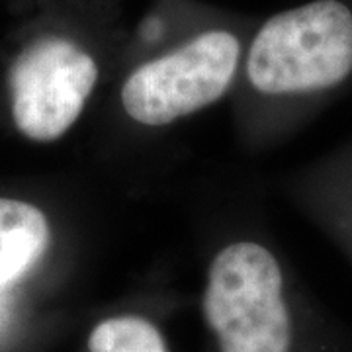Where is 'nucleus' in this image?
Wrapping results in <instances>:
<instances>
[{"label":"nucleus","instance_id":"f257e3e1","mask_svg":"<svg viewBox=\"0 0 352 352\" xmlns=\"http://www.w3.org/2000/svg\"><path fill=\"white\" fill-rule=\"evenodd\" d=\"M352 71V12L317 0L276 14L252 41L247 73L264 94H298L342 82Z\"/></svg>","mask_w":352,"mask_h":352},{"label":"nucleus","instance_id":"f03ea898","mask_svg":"<svg viewBox=\"0 0 352 352\" xmlns=\"http://www.w3.org/2000/svg\"><path fill=\"white\" fill-rule=\"evenodd\" d=\"M274 254L258 243L217 252L204 292V317L219 352H289L292 319Z\"/></svg>","mask_w":352,"mask_h":352},{"label":"nucleus","instance_id":"7ed1b4c3","mask_svg":"<svg viewBox=\"0 0 352 352\" xmlns=\"http://www.w3.org/2000/svg\"><path fill=\"white\" fill-rule=\"evenodd\" d=\"M239 39L214 30L141 65L122 87V106L143 126H166L219 100L239 63Z\"/></svg>","mask_w":352,"mask_h":352},{"label":"nucleus","instance_id":"20e7f679","mask_svg":"<svg viewBox=\"0 0 352 352\" xmlns=\"http://www.w3.org/2000/svg\"><path fill=\"white\" fill-rule=\"evenodd\" d=\"M96 78L94 59L73 41H34L18 55L8 76L14 124L32 141L59 139L78 120Z\"/></svg>","mask_w":352,"mask_h":352},{"label":"nucleus","instance_id":"39448f33","mask_svg":"<svg viewBox=\"0 0 352 352\" xmlns=\"http://www.w3.org/2000/svg\"><path fill=\"white\" fill-rule=\"evenodd\" d=\"M47 243L50 226L41 210L0 198V292L38 263Z\"/></svg>","mask_w":352,"mask_h":352},{"label":"nucleus","instance_id":"423d86ee","mask_svg":"<svg viewBox=\"0 0 352 352\" xmlns=\"http://www.w3.org/2000/svg\"><path fill=\"white\" fill-rule=\"evenodd\" d=\"M90 352H168L166 340L151 321L138 315L108 317L92 329Z\"/></svg>","mask_w":352,"mask_h":352},{"label":"nucleus","instance_id":"0eeeda50","mask_svg":"<svg viewBox=\"0 0 352 352\" xmlns=\"http://www.w3.org/2000/svg\"><path fill=\"white\" fill-rule=\"evenodd\" d=\"M2 314H4V303H2V296H0V319H2Z\"/></svg>","mask_w":352,"mask_h":352}]
</instances>
